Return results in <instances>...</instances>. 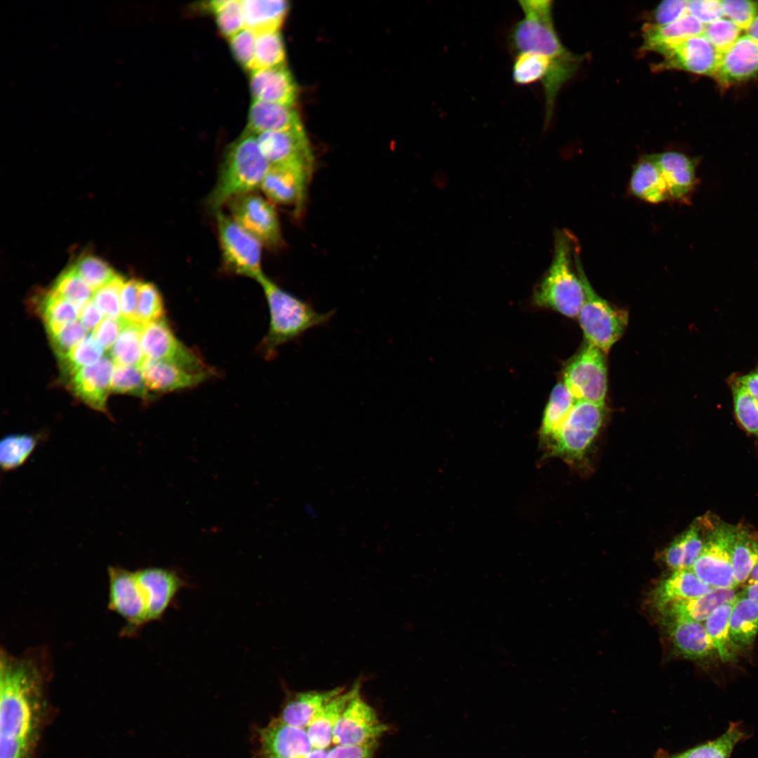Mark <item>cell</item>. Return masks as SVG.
<instances>
[{
	"label": "cell",
	"instance_id": "cell-1",
	"mask_svg": "<svg viewBox=\"0 0 758 758\" xmlns=\"http://www.w3.org/2000/svg\"><path fill=\"white\" fill-rule=\"evenodd\" d=\"M45 665L33 655L0 658V758H27L43 698Z\"/></svg>",
	"mask_w": 758,
	"mask_h": 758
},
{
	"label": "cell",
	"instance_id": "cell-2",
	"mask_svg": "<svg viewBox=\"0 0 758 758\" xmlns=\"http://www.w3.org/2000/svg\"><path fill=\"white\" fill-rule=\"evenodd\" d=\"M518 3L524 17L511 29L512 50L515 54L531 51L549 58L564 84L577 70L581 58L562 44L553 22L552 1L521 0Z\"/></svg>",
	"mask_w": 758,
	"mask_h": 758
},
{
	"label": "cell",
	"instance_id": "cell-3",
	"mask_svg": "<svg viewBox=\"0 0 758 758\" xmlns=\"http://www.w3.org/2000/svg\"><path fill=\"white\" fill-rule=\"evenodd\" d=\"M256 135L247 130L227 148L208 206L215 213L232 198L260 189L270 168Z\"/></svg>",
	"mask_w": 758,
	"mask_h": 758
},
{
	"label": "cell",
	"instance_id": "cell-4",
	"mask_svg": "<svg viewBox=\"0 0 758 758\" xmlns=\"http://www.w3.org/2000/svg\"><path fill=\"white\" fill-rule=\"evenodd\" d=\"M260 284L269 309V329L262 342L265 355L270 357L277 349L303 335L307 331L325 325L334 311L318 312L312 305L281 288L262 276Z\"/></svg>",
	"mask_w": 758,
	"mask_h": 758
},
{
	"label": "cell",
	"instance_id": "cell-5",
	"mask_svg": "<svg viewBox=\"0 0 758 758\" xmlns=\"http://www.w3.org/2000/svg\"><path fill=\"white\" fill-rule=\"evenodd\" d=\"M576 247L568 232L557 233L551 265L534 294L538 305L551 307L571 318L578 316L585 297L577 267L576 271L573 269Z\"/></svg>",
	"mask_w": 758,
	"mask_h": 758
},
{
	"label": "cell",
	"instance_id": "cell-6",
	"mask_svg": "<svg viewBox=\"0 0 758 758\" xmlns=\"http://www.w3.org/2000/svg\"><path fill=\"white\" fill-rule=\"evenodd\" d=\"M575 262L585 295L578 316L580 327L587 343L606 354L622 336L627 324V313L613 307L594 291L585 274L578 251Z\"/></svg>",
	"mask_w": 758,
	"mask_h": 758
},
{
	"label": "cell",
	"instance_id": "cell-7",
	"mask_svg": "<svg viewBox=\"0 0 758 758\" xmlns=\"http://www.w3.org/2000/svg\"><path fill=\"white\" fill-rule=\"evenodd\" d=\"M604 411L605 406L576 401L561 425L541 446L550 456L568 460L581 458L598 434Z\"/></svg>",
	"mask_w": 758,
	"mask_h": 758
},
{
	"label": "cell",
	"instance_id": "cell-8",
	"mask_svg": "<svg viewBox=\"0 0 758 758\" xmlns=\"http://www.w3.org/2000/svg\"><path fill=\"white\" fill-rule=\"evenodd\" d=\"M736 526L712 521L705 543L691 569L703 582L713 588H735L732 546Z\"/></svg>",
	"mask_w": 758,
	"mask_h": 758
},
{
	"label": "cell",
	"instance_id": "cell-9",
	"mask_svg": "<svg viewBox=\"0 0 758 758\" xmlns=\"http://www.w3.org/2000/svg\"><path fill=\"white\" fill-rule=\"evenodd\" d=\"M216 225L224 268L236 275L258 281L265 275L261 266L262 245L230 216L219 211Z\"/></svg>",
	"mask_w": 758,
	"mask_h": 758
},
{
	"label": "cell",
	"instance_id": "cell-10",
	"mask_svg": "<svg viewBox=\"0 0 758 758\" xmlns=\"http://www.w3.org/2000/svg\"><path fill=\"white\" fill-rule=\"evenodd\" d=\"M604 352L587 343L564 372V383L576 401L605 406L607 371Z\"/></svg>",
	"mask_w": 758,
	"mask_h": 758
},
{
	"label": "cell",
	"instance_id": "cell-11",
	"mask_svg": "<svg viewBox=\"0 0 758 758\" xmlns=\"http://www.w3.org/2000/svg\"><path fill=\"white\" fill-rule=\"evenodd\" d=\"M226 205L230 216L262 246L276 248L281 246L280 222L270 200L253 192L237 196Z\"/></svg>",
	"mask_w": 758,
	"mask_h": 758
},
{
	"label": "cell",
	"instance_id": "cell-12",
	"mask_svg": "<svg viewBox=\"0 0 758 758\" xmlns=\"http://www.w3.org/2000/svg\"><path fill=\"white\" fill-rule=\"evenodd\" d=\"M314 161L295 160L270 164L260 190L273 203L293 206L301 213L311 179Z\"/></svg>",
	"mask_w": 758,
	"mask_h": 758
},
{
	"label": "cell",
	"instance_id": "cell-13",
	"mask_svg": "<svg viewBox=\"0 0 758 758\" xmlns=\"http://www.w3.org/2000/svg\"><path fill=\"white\" fill-rule=\"evenodd\" d=\"M141 345L146 359L166 361L193 372H213L175 336L165 318L143 325Z\"/></svg>",
	"mask_w": 758,
	"mask_h": 758
},
{
	"label": "cell",
	"instance_id": "cell-14",
	"mask_svg": "<svg viewBox=\"0 0 758 758\" xmlns=\"http://www.w3.org/2000/svg\"><path fill=\"white\" fill-rule=\"evenodd\" d=\"M107 574L108 608L125 620L124 634H133L148 623L146 601L135 571L110 566Z\"/></svg>",
	"mask_w": 758,
	"mask_h": 758
},
{
	"label": "cell",
	"instance_id": "cell-15",
	"mask_svg": "<svg viewBox=\"0 0 758 758\" xmlns=\"http://www.w3.org/2000/svg\"><path fill=\"white\" fill-rule=\"evenodd\" d=\"M387 726L379 719L375 710L357 694L347 704L333 732L337 745H361L376 743Z\"/></svg>",
	"mask_w": 758,
	"mask_h": 758
},
{
	"label": "cell",
	"instance_id": "cell-16",
	"mask_svg": "<svg viewBox=\"0 0 758 758\" xmlns=\"http://www.w3.org/2000/svg\"><path fill=\"white\" fill-rule=\"evenodd\" d=\"M663 60L657 70L679 69L694 74L714 76L720 53L702 34L688 38L663 51Z\"/></svg>",
	"mask_w": 758,
	"mask_h": 758
},
{
	"label": "cell",
	"instance_id": "cell-17",
	"mask_svg": "<svg viewBox=\"0 0 758 758\" xmlns=\"http://www.w3.org/2000/svg\"><path fill=\"white\" fill-rule=\"evenodd\" d=\"M114 366L112 357L104 355L98 362L81 368L66 380L68 390L84 404L110 416L107 400Z\"/></svg>",
	"mask_w": 758,
	"mask_h": 758
},
{
	"label": "cell",
	"instance_id": "cell-18",
	"mask_svg": "<svg viewBox=\"0 0 758 758\" xmlns=\"http://www.w3.org/2000/svg\"><path fill=\"white\" fill-rule=\"evenodd\" d=\"M260 758H305L313 746L305 729L272 720L259 731Z\"/></svg>",
	"mask_w": 758,
	"mask_h": 758
},
{
	"label": "cell",
	"instance_id": "cell-19",
	"mask_svg": "<svg viewBox=\"0 0 758 758\" xmlns=\"http://www.w3.org/2000/svg\"><path fill=\"white\" fill-rule=\"evenodd\" d=\"M135 573L146 601L148 623L161 618L185 582L167 568L148 567Z\"/></svg>",
	"mask_w": 758,
	"mask_h": 758
},
{
	"label": "cell",
	"instance_id": "cell-20",
	"mask_svg": "<svg viewBox=\"0 0 758 758\" xmlns=\"http://www.w3.org/2000/svg\"><path fill=\"white\" fill-rule=\"evenodd\" d=\"M649 156L660 171L670 199L689 203L698 183L696 161L683 153L674 151Z\"/></svg>",
	"mask_w": 758,
	"mask_h": 758
},
{
	"label": "cell",
	"instance_id": "cell-21",
	"mask_svg": "<svg viewBox=\"0 0 758 758\" xmlns=\"http://www.w3.org/2000/svg\"><path fill=\"white\" fill-rule=\"evenodd\" d=\"M140 368L145 385L152 393L192 388L213 375V372H193L166 361L148 359H145Z\"/></svg>",
	"mask_w": 758,
	"mask_h": 758
},
{
	"label": "cell",
	"instance_id": "cell-22",
	"mask_svg": "<svg viewBox=\"0 0 758 758\" xmlns=\"http://www.w3.org/2000/svg\"><path fill=\"white\" fill-rule=\"evenodd\" d=\"M758 72V42L745 34L720 53L714 77L723 85L747 79Z\"/></svg>",
	"mask_w": 758,
	"mask_h": 758
},
{
	"label": "cell",
	"instance_id": "cell-23",
	"mask_svg": "<svg viewBox=\"0 0 758 758\" xmlns=\"http://www.w3.org/2000/svg\"><path fill=\"white\" fill-rule=\"evenodd\" d=\"M253 100L293 107L297 97L295 82L286 65L251 72Z\"/></svg>",
	"mask_w": 758,
	"mask_h": 758
},
{
	"label": "cell",
	"instance_id": "cell-24",
	"mask_svg": "<svg viewBox=\"0 0 758 758\" xmlns=\"http://www.w3.org/2000/svg\"><path fill=\"white\" fill-rule=\"evenodd\" d=\"M260 151L270 164L288 161H314L303 128L256 135Z\"/></svg>",
	"mask_w": 758,
	"mask_h": 758
},
{
	"label": "cell",
	"instance_id": "cell-25",
	"mask_svg": "<svg viewBox=\"0 0 758 758\" xmlns=\"http://www.w3.org/2000/svg\"><path fill=\"white\" fill-rule=\"evenodd\" d=\"M667 623L674 646L685 658L703 660L717 653L703 623L676 618Z\"/></svg>",
	"mask_w": 758,
	"mask_h": 758
},
{
	"label": "cell",
	"instance_id": "cell-26",
	"mask_svg": "<svg viewBox=\"0 0 758 758\" xmlns=\"http://www.w3.org/2000/svg\"><path fill=\"white\" fill-rule=\"evenodd\" d=\"M703 30L704 25L689 13L665 25L646 23L642 27V50L660 54L676 44L702 34Z\"/></svg>",
	"mask_w": 758,
	"mask_h": 758
},
{
	"label": "cell",
	"instance_id": "cell-27",
	"mask_svg": "<svg viewBox=\"0 0 758 758\" xmlns=\"http://www.w3.org/2000/svg\"><path fill=\"white\" fill-rule=\"evenodd\" d=\"M247 131L258 135L302 128L293 107L253 100L248 112Z\"/></svg>",
	"mask_w": 758,
	"mask_h": 758
},
{
	"label": "cell",
	"instance_id": "cell-28",
	"mask_svg": "<svg viewBox=\"0 0 758 758\" xmlns=\"http://www.w3.org/2000/svg\"><path fill=\"white\" fill-rule=\"evenodd\" d=\"M345 689V687H336L326 691L292 693L284 705L280 718L289 725L305 729L316 714Z\"/></svg>",
	"mask_w": 758,
	"mask_h": 758
},
{
	"label": "cell",
	"instance_id": "cell-29",
	"mask_svg": "<svg viewBox=\"0 0 758 758\" xmlns=\"http://www.w3.org/2000/svg\"><path fill=\"white\" fill-rule=\"evenodd\" d=\"M713 587L700 580L691 568L675 570L656 587L653 602L660 611L667 605L710 592Z\"/></svg>",
	"mask_w": 758,
	"mask_h": 758
},
{
	"label": "cell",
	"instance_id": "cell-30",
	"mask_svg": "<svg viewBox=\"0 0 758 758\" xmlns=\"http://www.w3.org/2000/svg\"><path fill=\"white\" fill-rule=\"evenodd\" d=\"M736 588H714L701 596L672 603L661 610L667 620L684 618L704 622L720 606L735 599Z\"/></svg>",
	"mask_w": 758,
	"mask_h": 758
},
{
	"label": "cell",
	"instance_id": "cell-31",
	"mask_svg": "<svg viewBox=\"0 0 758 758\" xmlns=\"http://www.w3.org/2000/svg\"><path fill=\"white\" fill-rule=\"evenodd\" d=\"M360 693V683L357 682L350 689H345L314 717L306 729L313 747L326 749L333 743L334 726L349 702Z\"/></svg>",
	"mask_w": 758,
	"mask_h": 758
},
{
	"label": "cell",
	"instance_id": "cell-32",
	"mask_svg": "<svg viewBox=\"0 0 758 758\" xmlns=\"http://www.w3.org/2000/svg\"><path fill=\"white\" fill-rule=\"evenodd\" d=\"M629 187L634 197L648 203L659 204L670 200L663 175L649 155L634 165Z\"/></svg>",
	"mask_w": 758,
	"mask_h": 758
},
{
	"label": "cell",
	"instance_id": "cell-33",
	"mask_svg": "<svg viewBox=\"0 0 758 758\" xmlns=\"http://www.w3.org/2000/svg\"><path fill=\"white\" fill-rule=\"evenodd\" d=\"M244 28L256 34L278 31L288 10L284 0H243Z\"/></svg>",
	"mask_w": 758,
	"mask_h": 758
},
{
	"label": "cell",
	"instance_id": "cell-34",
	"mask_svg": "<svg viewBox=\"0 0 758 758\" xmlns=\"http://www.w3.org/2000/svg\"><path fill=\"white\" fill-rule=\"evenodd\" d=\"M729 627L731 640L738 651L751 645L758 633V602L738 593Z\"/></svg>",
	"mask_w": 758,
	"mask_h": 758
},
{
	"label": "cell",
	"instance_id": "cell-35",
	"mask_svg": "<svg viewBox=\"0 0 758 758\" xmlns=\"http://www.w3.org/2000/svg\"><path fill=\"white\" fill-rule=\"evenodd\" d=\"M731 558L737 585L746 583L758 561V535L741 524L736 526Z\"/></svg>",
	"mask_w": 758,
	"mask_h": 758
},
{
	"label": "cell",
	"instance_id": "cell-36",
	"mask_svg": "<svg viewBox=\"0 0 758 758\" xmlns=\"http://www.w3.org/2000/svg\"><path fill=\"white\" fill-rule=\"evenodd\" d=\"M46 436L44 433L11 434L0 441V467L4 472L20 467Z\"/></svg>",
	"mask_w": 758,
	"mask_h": 758
},
{
	"label": "cell",
	"instance_id": "cell-37",
	"mask_svg": "<svg viewBox=\"0 0 758 758\" xmlns=\"http://www.w3.org/2000/svg\"><path fill=\"white\" fill-rule=\"evenodd\" d=\"M736 599L720 606L703 622L719 658L725 663L734 660L738 651L731 640L729 627Z\"/></svg>",
	"mask_w": 758,
	"mask_h": 758
},
{
	"label": "cell",
	"instance_id": "cell-38",
	"mask_svg": "<svg viewBox=\"0 0 758 758\" xmlns=\"http://www.w3.org/2000/svg\"><path fill=\"white\" fill-rule=\"evenodd\" d=\"M41 298L36 310L44 322L48 335L77 321L79 310L72 302L55 295L50 291Z\"/></svg>",
	"mask_w": 758,
	"mask_h": 758
},
{
	"label": "cell",
	"instance_id": "cell-39",
	"mask_svg": "<svg viewBox=\"0 0 758 758\" xmlns=\"http://www.w3.org/2000/svg\"><path fill=\"white\" fill-rule=\"evenodd\" d=\"M142 326L137 322L126 321L110 351L115 364L140 368L146 359L141 345Z\"/></svg>",
	"mask_w": 758,
	"mask_h": 758
},
{
	"label": "cell",
	"instance_id": "cell-40",
	"mask_svg": "<svg viewBox=\"0 0 758 758\" xmlns=\"http://www.w3.org/2000/svg\"><path fill=\"white\" fill-rule=\"evenodd\" d=\"M576 401L564 383L553 388L545 407L540 430V444L547 440L567 417Z\"/></svg>",
	"mask_w": 758,
	"mask_h": 758
},
{
	"label": "cell",
	"instance_id": "cell-41",
	"mask_svg": "<svg viewBox=\"0 0 758 758\" xmlns=\"http://www.w3.org/2000/svg\"><path fill=\"white\" fill-rule=\"evenodd\" d=\"M104 350L92 333L88 334L67 355L58 359L62 377L67 380L81 368L96 364L104 357Z\"/></svg>",
	"mask_w": 758,
	"mask_h": 758
},
{
	"label": "cell",
	"instance_id": "cell-42",
	"mask_svg": "<svg viewBox=\"0 0 758 758\" xmlns=\"http://www.w3.org/2000/svg\"><path fill=\"white\" fill-rule=\"evenodd\" d=\"M285 62L284 44L279 30L256 34L255 60L252 71L284 66L286 65Z\"/></svg>",
	"mask_w": 758,
	"mask_h": 758
},
{
	"label": "cell",
	"instance_id": "cell-43",
	"mask_svg": "<svg viewBox=\"0 0 758 758\" xmlns=\"http://www.w3.org/2000/svg\"><path fill=\"white\" fill-rule=\"evenodd\" d=\"M744 737L740 726L731 723L717 739L689 750L675 758H729L736 745Z\"/></svg>",
	"mask_w": 758,
	"mask_h": 758
},
{
	"label": "cell",
	"instance_id": "cell-44",
	"mask_svg": "<svg viewBox=\"0 0 758 758\" xmlns=\"http://www.w3.org/2000/svg\"><path fill=\"white\" fill-rule=\"evenodd\" d=\"M50 291L72 302L79 311L86 302L92 300L94 293L72 267L63 271L56 278Z\"/></svg>",
	"mask_w": 758,
	"mask_h": 758
},
{
	"label": "cell",
	"instance_id": "cell-45",
	"mask_svg": "<svg viewBox=\"0 0 758 758\" xmlns=\"http://www.w3.org/2000/svg\"><path fill=\"white\" fill-rule=\"evenodd\" d=\"M111 392L128 394L148 401L153 394L145 385L140 368L115 364L112 380Z\"/></svg>",
	"mask_w": 758,
	"mask_h": 758
},
{
	"label": "cell",
	"instance_id": "cell-46",
	"mask_svg": "<svg viewBox=\"0 0 758 758\" xmlns=\"http://www.w3.org/2000/svg\"><path fill=\"white\" fill-rule=\"evenodd\" d=\"M206 7L215 15L219 30L225 37L230 39L244 28L241 1H212Z\"/></svg>",
	"mask_w": 758,
	"mask_h": 758
},
{
	"label": "cell",
	"instance_id": "cell-47",
	"mask_svg": "<svg viewBox=\"0 0 758 758\" xmlns=\"http://www.w3.org/2000/svg\"><path fill=\"white\" fill-rule=\"evenodd\" d=\"M730 386L737 421L745 431L758 437L757 406L736 376L731 378Z\"/></svg>",
	"mask_w": 758,
	"mask_h": 758
},
{
	"label": "cell",
	"instance_id": "cell-48",
	"mask_svg": "<svg viewBox=\"0 0 758 758\" xmlns=\"http://www.w3.org/2000/svg\"><path fill=\"white\" fill-rule=\"evenodd\" d=\"M72 268L93 291L104 286L117 275L109 264L93 255L80 257Z\"/></svg>",
	"mask_w": 758,
	"mask_h": 758
},
{
	"label": "cell",
	"instance_id": "cell-49",
	"mask_svg": "<svg viewBox=\"0 0 758 758\" xmlns=\"http://www.w3.org/2000/svg\"><path fill=\"white\" fill-rule=\"evenodd\" d=\"M164 318V305L158 288L151 282L141 281L138 293L137 322L141 325Z\"/></svg>",
	"mask_w": 758,
	"mask_h": 758
},
{
	"label": "cell",
	"instance_id": "cell-50",
	"mask_svg": "<svg viewBox=\"0 0 758 758\" xmlns=\"http://www.w3.org/2000/svg\"><path fill=\"white\" fill-rule=\"evenodd\" d=\"M125 280L117 274L109 282L93 293L92 300L106 317L121 318V292Z\"/></svg>",
	"mask_w": 758,
	"mask_h": 758
},
{
	"label": "cell",
	"instance_id": "cell-51",
	"mask_svg": "<svg viewBox=\"0 0 758 758\" xmlns=\"http://www.w3.org/2000/svg\"><path fill=\"white\" fill-rule=\"evenodd\" d=\"M741 29L732 21L721 18L704 25L703 34L721 53L729 48L740 36Z\"/></svg>",
	"mask_w": 758,
	"mask_h": 758
},
{
	"label": "cell",
	"instance_id": "cell-52",
	"mask_svg": "<svg viewBox=\"0 0 758 758\" xmlns=\"http://www.w3.org/2000/svg\"><path fill=\"white\" fill-rule=\"evenodd\" d=\"M87 335L88 331L79 321H76L48 335L51 345L58 359H60L67 355Z\"/></svg>",
	"mask_w": 758,
	"mask_h": 758
},
{
	"label": "cell",
	"instance_id": "cell-53",
	"mask_svg": "<svg viewBox=\"0 0 758 758\" xmlns=\"http://www.w3.org/2000/svg\"><path fill=\"white\" fill-rule=\"evenodd\" d=\"M255 41L256 34L246 28L230 38V48L237 61L251 72L255 60Z\"/></svg>",
	"mask_w": 758,
	"mask_h": 758
},
{
	"label": "cell",
	"instance_id": "cell-54",
	"mask_svg": "<svg viewBox=\"0 0 758 758\" xmlns=\"http://www.w3.org/2000/svg\"><path fill=\"white\" fill-rule=\"evenodd\" d=\"M723 14L741 30L747 29L758 15V3L748 0L721 1Z\"/></svg>",
	"mask_w": 758,
	"mask_h": 758
},
{
	"label": "cell",
	"instance_id": "cell-55",
	"mask_svg": "<svg viewBox=\"0 0 758 758\" xmlns=\"http://www.w3.org/2000/svg\"><path fill=\"white\" fill-rule=\"evenodd\" d=\"M688 1L665 0L660 2L653 13L654 22L658 25L672 23L688 14Z\"/></svg>",
	"mask_w": 758,
	"mask_h": 758
},
{
	"label": "cell",
	"instance_id": "cell-56",
	"mask_svg": "<svg viewBox=\"0 0 758 758\" xmlns=\"http://www.w3.org/2000/svg\"><path fill=\"white\" fill-rule=\"evenodd\" d=\"M688 13L703 25L724 16L721 1L716 0L688 1Z\"/></svg>",
	"mask_w": 758,
	"mask_h": 758
},
{
	"label": "cell",
	"instance_id": "cell-57",
	"mask_svg": "<svg viewBox=\"0 0 758 758\" xmlns=\"http://www.w3.org/2000/svg\"><path fill=\"white\" fill-rule=\"evenodd\" d=\"M140 284L141 281L136 279H131L124 283L121 292V317L126 321L137 322L138 293Z\"/></svg>",
	"mask_w": 758,
	"mask_h": 758
},
{
	"label": "cell",
	"instance_id": "cell-58",
	"mask_svg": "<svg viewBox=\"0 0 758 758\" xmlns=\"http://www.w3.org/2000/svg\"><path fill=\"white\" fill-rule=\"evenodd\" d=\"M126 321L122 317L115 319L105 317L92 335L104 350H109L115 343Z\"/></svg>",
	"mask_w": 758,
	"mask_h": 758
},
{
	"label": "cell",
	"instance_id": "cell-59",
	"mask_svg": "<svg viewBox=\"0 0 758 758\" xmlns=\"http://www.w3.org/2000/svg\"><path fill=\"white\" fill-rule=\"evenodd\" d=\"M376 743L361 745H337L328 750V758H372Z\"/></svg>",
	"mask_w": 758,
	"mask_h": 758
},
{
	"label": "cell",
	"instance_id": "cell-60",
	"mask_svg": "<svg viewBox=\"0 0 758 758\" xmlns=\"http://www.w3.org/2000/svg\"><path fill=\"white\" fill-rule=\"evenodd\" d=\"M103 314L92 300L86 302L79 311V321L88 331H93L103 319Z\"/></svg>",
	"mask_w": 758,
	"mask_h": 758
},
{
	"label": "cell",
	"instance_id": "cell-61",
	"mask_svg": "<svg viewBox=\"0 0 758 758\" xmlns=\"http://www.w3.org/2000/svg\"><path fill=\"white\" fill-rule=\"evenodd\" d=\"M739 594L758 602V583L746 585L743 590Z\"/></svg>",
	"mask_w": 758,
	"mask_h": 758
},
{
	"label": "cell",
	"instance_id": "cell-62",
	"mask_svg": "<svg viewBox=\"0 0 758 758\" xmlns=\"http://www.w3.org/2000/svg\"><path fill=\"white\" fill-rule=\"evenodd\" d=\"M746 35L758 42V15L746 29Z\"/></svg>",
	"mask_w": 758,
	"mask_h": 758
},
{
	"label": "cell",
	"instance_id": "cell-63",
	"mask_svg": "<svg viewBox=\"0 0 758 758\" xmlns=\"http://www.w3.org/2000/svg\"><path fill=\"white\" fill-rule=\"evenodd\" d=\"M328 753L326 749L314 748L305 758H328Z\"/></svg>",
	"mask_w": 758,
	"mask_h": 758
},
{
	"label": "cell",
	"instance_id": "cell-64",
	"mask_svg": "<svg viewBox=\"0 0 758 758\" xmlns=\"http://www.w3.org/2000/svg\"><path fill=\"white\" fill-rule=\"evenodd\" d=\"M746 583L747 585L758 583V561L754 566Z\"/></svg>",
	"mask_w": 758,
	"mask_h": 758
}]
</instances>
